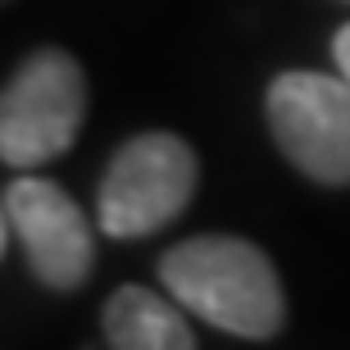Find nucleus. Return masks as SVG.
<instances>
[{"mask_svg":"<svg viewBox=\"0 0 350 350\" xmlns=\"http://www.w3.org/2000/svg\"><path fill=\"white\" fill-rule=\"evenodd\" d=\"M196 150L173 132H142L128 146H118L100 178L96 219L105 237L137 241L173 223L196 196Z\"/></svg>","mask_w":350,"mask_h":350,"instance_id":"3","label":"nucleus"},{"mask_svg":"<svg viewBox=\"0 0 350 350\" xmlns=\"http://www.w3.org/2000/svg\"><path fill=\"white\" fill-rule=\"evenodd\" d=\"M346 5H350V0H346Z\"/></svg>","mask_w":350,"mask_h":350,"instance_id":"8","label":"nucleus"},{"mask_svg":"<svg viewBox=\"0 0 350 350\" xmlns=\"http://www.w3.org/2000/svg\"><path fill=\"white\" fill-rule=\"evenodd\" d=\"M164 291L182 310L200 314L219 332L246 341H269L282 332L286 296L282 278L255 241L232 232H205L178 246L159 260Z\"/></svg>","mask_w":350,"mask_h":350,"instance_id":"1","label":"nucleus"},{"mask_svg":"<svg viewBox=\"0 0 350 350\" xmlns=\"http://www.w3.org/2000/svg\"><path fill=\"white\" fill-rule=\"evenodd\" d=\"M269 128L282 155L323 187H350V82L327 73H282L269 87Z\"/></svg>","mask_w":350,"mask_h":350,"instance_id":"4","label":"nucleus"},{"mask_svg":"<svg viewBox=\"0 0 350 350\" xmlns=\"http://www.w3.org/2000/svg\"><path fill=\"white\" fill-rule=\"evenodd\" d=\"M87 118V73L68 51H32L0 96V159L37 169L78 142Z\"/></svg>","mask_w":350,"mask_h":350,"instance_id":"2","label":"nucleus"},{"mask_svg":"<svg viewBox=\"0 0 350 350\" xmlns=\"http://www.w3.org/2000/svg\"><path fill=\"white\" fill-rule=\"evenodd\" d=\"M5 246L18 237L27 269L51 291H78L96 269V237L82 205L51 178H14L5 187Z\"/></svg>","mask_w":350,"mask_h":350,"instance_id":"5","label":"nucleus"},{"mask_svg":"<svg viewBox=\"0 0 350 350\" xmlns=\"http://www.w3.org/2000/svg\"><path fill=\"white\" fill-rule=\"evenodd\" d=\"M100 323L109 350H196L182 305L155 296L150 286H118L105 300Z\"/></svg>","mask_w":350,"mask_h":350,"instance_id":"6","label":"nucleus"},{"mask_svg":"<svg viewBox=\"0 0 350 350\" xmlns=\"http://www.w3.org/2000/svg\"><path fill=\"white\" fill-rule=\"evenodd\" d=\"M332 59H337V73L350 82V23L337 27V37H332Z\"/></svg>","mask_w":350,"mask_h":350,"instance_id":"7","label":"nucleus"}]
</instances>
